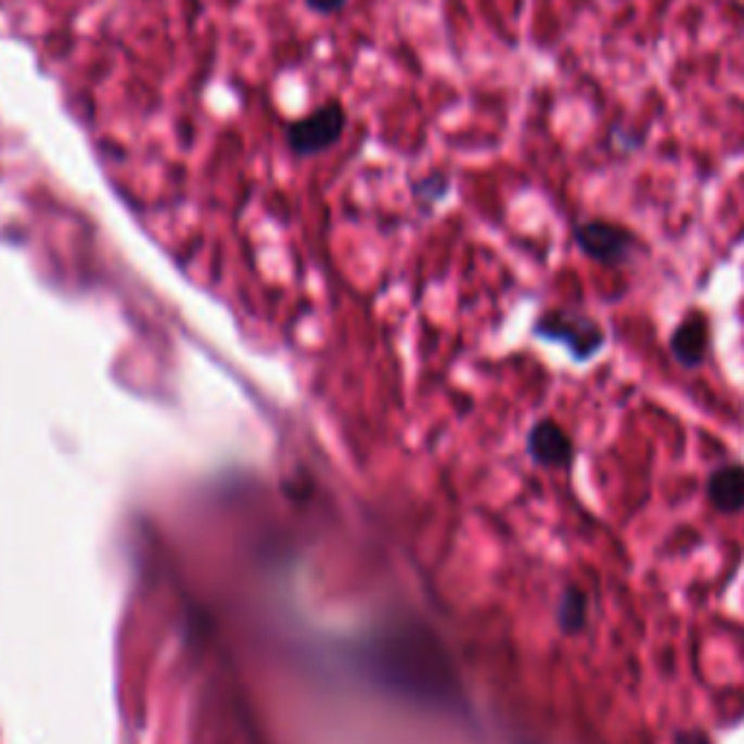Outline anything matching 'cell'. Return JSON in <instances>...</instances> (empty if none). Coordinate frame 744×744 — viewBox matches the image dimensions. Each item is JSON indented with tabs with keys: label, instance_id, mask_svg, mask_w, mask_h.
Listing matches in <instances>:
<instances>
[{
	"label": "cell",
	"instance_id": "5",
	"mask_svg": "<svg viewBox=\"0 0 744 744\" xmlns=\"http://www.w3.org/2000/svg\"><path fill=\"white\" fill-rule=\"evenodd\" d=\"M709 498L716 500L718 509L735 512L744 506V469L742 465H727L709 480Z\"/></svg>",
	"mask_w": 744,
	"mask_h": 744
},
{
	"label": "cell",
	"instance_id": "8",
	"mask_svg": "<svg viewBox=\"0 0 744 744\" xmlns=\"http://www.w3.org/2000/svg\"><path fill=\"white\" fill-rule=\"evenodd\" d=\"M311 10L320 12V15H335L346 7V0H306Z\"/></svg>",
	"mask_w": 744,
	"mask_h": 744
},
{
	"label": "cell",
	"instance_id": "6",
	"mask_svg": "<svg viewBox=\"0 0 744 744\" xmlns=\"http://www.w3.org/2000/svg\"><path fill=\"white\" fill-rule=\"evenodd\" d=\"M675 355L681 358V363L692 367L704 358V349H707V320L704 318H690L683 323L678 332H675L672 341Z\"/></svg>",
	"mask_w": 744,
	"mask_h": 744
},
{
	"label": "cell",
	"instance_id": "2",
	"mask_svg": "<svg viewBox=\"0 0 744 744\" xmlns=\"http://www.w3.org/2000/svg\"><path fill=\"white\" fill-rule=\"evenodd\" d=\"M579 245L600 262H623L631 251V236L626 230L605 225V221H588L579 228Z\"/></svg>",
	"mask_w": 744,
	"mask_h": 744
},
{
	"label": "cell",
	"instance_id": "3",
	"mask_svg": "<svg viewBox=\"0 0 744 744\" xmlns=\"http://www.w3.org/2000/svg\"><path fill=\"white\" fill-rule=\"evenodd\" d=\"M541 332L555 337V341L562 337V341L573 344V349L579 355L593 352V349L602 344L600 329L593 326V323H588V320H573L567 318V315H553V318H547L544 323H541Z\"/></svg>",
	"mask_w": 744,
	"mask_h": 744
},
{
	"label": "cell",
	"instance_id": "4",
	"mask_svg": "<svg viewBox=\"0 0 744 744\" xmlns=\"http://www.w3.org/2000/svg\"><path fill=\"white\" fill-rule=\"evenodd\" d=\"M529 448H533L536 460H541V463L547 465L564 463V460L570 457V439H567L564 431H559L553 422H541V425L533 431V436H529Z\"/></svg>",
	"mask_w": 744,
	"mask_h": 744
},
{
	"label": "cell",
	"instance_id": "7",
	"mask_svg": "<svg viewBox=\"0 0 744 744\" xmlns=\"http://www.w3.org/2000/svg\"><path fill=\"white\" fill-rule=\"evenodd\" d=\"M562 619L567 623V628H579L581 623H585V600H581L576 590H570V593L564 597Z\"/></svg>",
	"mask_w": 744,
	"mask_h": 744
},
{
	"label": "cell",
	"instance_id": "1",
	"mask_svg": "<svg viewBox=\"0 0 744 744\" xmlns=\"http://www.w3.org/2000/svg\"><path fill=\"white\" fill-rule=\"evenodd\" d=\"M346 126V114L337 102H329L323 108H318L311 117L297 119L288 128V143L297 155L309 157L326 152L341 140Z\"/></svg>",
	"mask_w": 744,
	"mask_h": 744
}]
</instances>
